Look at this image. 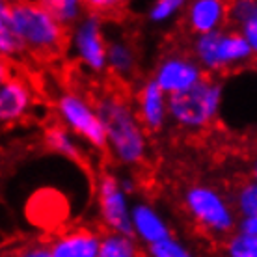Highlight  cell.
Instances as JSON below:
<instances>
[{
  "label": "cell",
  "mask_w": 257,
  "mask_h": 257,
  "mask_svg": "<svg viewBox=\"0 0 257 257\" xmlns=\"http://www.w3.org/2000/svg\"><path fill=\"white\" fill-rule=\"evenodd\" d=\"M97 112L103 119L108 149L117 162L125 166H136L146 159L148 138L138 112L116 95H104L95 103Z\"/></svg>",
  "instance_id": "6da1fadb"
},
{
  "label": "cell",
  "mask_w": 257,
  "mask_h": 257,
  "mask_svg": "<svg viewBox=\"0 0 257 257\" xmlns=\"http://www.w3.org/2000/svg\"><path fill=\"white\" fill-rule=\"evenodd\" d=\"M10 13L26 51L56 54L64 47L65 28L43 6V2L10 4Z\"/></svg>",
  "instance_id": "7a4b0ae2"
},
{
  "label": "cell",
  "mask_w": 257,
  "mask_h": 257,
  "mask_svg": "<svg viewBox=\"0 0 257 257\" xmlns=\"http://www.w3.org/2000/svg\"><path fill=\"white\" fill-rule=\"evenodd\" d=\"M224 99V86L205 77L188 91L168 97V112L179 127L205 128L220 114Z\"/></svg>",
  "instance_id": "3957f363"
},
{
  "label": "cell",
  "mask_w": 257,
  "mask_h": 257,
  "mask_svg": "<svg viewBox=\"0 0 257 257\" xmlns=\"http://www.w3.org/2000/svg\"><path fill=\"white\" fill-rule=\"evenodd\" d=\"M194 58L205 73H222L255 60V52L238 30H220L207 36H196Z\"/></svg>",
  "instance_id": "277c9868"
},
{
  "label": "cell",
  "mask_w": 257,
  "mask_h": 257,
  "mask_svg": "<svg viewBox=\"0 0 257 257\" xmlns=\"http://www.w3.org/2000/svg\"><path fill=\"white\" fill-rule=\"evenodd\" d=\"M185 207L196 224L220 237L237 231V211L222 192L209 185H192L185 192Z\"/></svg>",
  "instance_id": "5b68a950"
},
{
  "label": "cell",
  "mask_w": 257,
  "mask_h": 257,
  "mask_svg": "<svg viewBox=\"0 0 257 257\" xmlns=\"http://www.w3.org/2000/svg\"><path fill=\"white\" fill-rule=\"evenodd\" d=\"M56 108L64 125L69 127L75 135L90 142V146H93L95 149H101V151L108 149L106 131L95 104H91L88 99H84L75 91H65L60 95Z\"/></svg>",
  "instance_id": "8992f818"
},
{
  "label": "cell",
  "mask_w": 257,
  "mask_h": 257,
  "mask_svg": "<svg viewBox=\"0 0 257 257\" xmlns=\"http://www.w3.org/2000/svg\"><path fill=\"white\" fill-rule=\"evenodd\" d=\"M71 45L77 58L90 71L101 73L108 67V41L103 32L101 13L91 10L86 12L71 30Z\"/></svg>",
  "instance_id": "52a82bcc"
},
{
  "label": "cell",
  "mask_w": 257,
  "mask_h": 257,
  "mask_svg": "<svg viewBox=\"0 0 257 257\" xmlns=\"http://www.w3.org/2000/svg\"><path fill=\"white\" fill-rule=\"evenodd\" d=\"M97 199H99V214H101V220L106 225V229L110 233H119V235L135 237L127 192L121 188L119 177L104 172L99 177Z\"/></svg>",
  "instance_id": "ba28073f"
},
{
  "label": "cell",
  "mask_w": 257,
  "mask_h": 257,
  "mask_svg": "<svg viewBox=\"0 0 257 257\" xmlns=\"http://www.w3.org/2000/svg\"><path fill=\"white\" fill-rule=\"evenodd\" d=\"M205 71L194 56L187 54H170L162 58L155 69L153 80L168 97L188 91L205 78Z\"/></svg>",
  "instance_id": "9c48e42d"
},
{
  "label": "cell",
  "mask_w": 257,
  "mask_h": 257,
  "mask_svg": "<svg viewBox=\"0 0 257 257\" xmlns=\"http://www.w3.org/2000/svg\"><path fill=\"white\" fill-rule=\"evenodd\" d=\"M185 17L196 36L220 32L229 23V4L222 0H194L187 4Z\"/></svg>",
  "instance_id": "30bf717a"
},
{
  "label": "cell",
  "mask_w": 257,
  "mask_h": 257,
  "mask_svg": "<svg viewBox=\"0 0 257 257\" xmlns=\"http://www.w3.org/2000/svg\"><path fill=\"white\" fill-rule=\"evenodd\" d=\"M101 238L91 227H71L52 238V257H99Z\"/></svg>",
  "instance_id": "8fae6325"
},
{
  "label": "cell",
  "mask_w": 257,
  "mask_h": 257,
  "mask_svg": "<svg viewBox=\"0 0 257 257\" xmlns=\"http://www.w3.org/2000/svg\"><path fill=\"white\" fill-rule=\"evenodd\" d=\"M136 112L140 117L142 125L149 133H159L162 131L166 119L170 117L168 112V95L161 90V86L155 82L153 78H149L142 84L138 91V104Z\"/></svg>",
  "instance_id": "7c38bea8"
},
{
  "label": "cell",
  "mask_w": 257,
  "mask_h": 257,
  "mask_svg": "<svg viewBox=\"0 0 257 257\" xmlns=\"http://www.w3.org/2000/svg\"><path fill=\"white\" fill-rule=\"evenodd\" d=\"M131 222H133L135 238L146 242L148 246L159 244V242L172 237L166 220L162 218L159 211L153 209L149 203L140 201V203H135L131 207Z\"/></svg>",
  "instance_id": "4fadbf2b"
},
{
  "label": "cell",
  "mask_w": 257,
  "mask_h": 257,
  "mask_svg": "<svg viewBox=\"0 0 257 257\" xmlns=\"http://www.w3.org/2000/svg\"><path fill=\"white\" fill-rule=\"evenodd\" d=\"M32 106L30 88L21 78L10 77L0 86V119L2 123H15L23 119Z\"/></svg>",
  "instance_id": "5bb4252c"
},
{
  "label": "cell",
  "mask_w": 257,
  "mask_h": 257,
  "mask_svg": "<svg viewBox=\"0 0 257 257\" xmlns=\"http://www.w3.org/2000/svg\"><path fill=\"white\" fill-rule=\"evenodd\" d=\"M229 23L237 25V30L244 36L257 56V2L237 0L229 4Z\"/></svg>",
  "instance_id": "9a60e30c"
},
{
  "label": "cell",
  "mask_w": 257,
  "mask_h": 257,
  "mask_svg": "<svg viewBox=\"0 0 257 257\" xmlns=\"http://www.w3.org/2000/svg\"><path fill=\"white\" fill-rule=\"evenodd\" d=\"M108 69L117 77L128 78L136 69V52L127 41H110L108 43Z\"/></svg>",
  "instance_id": "2e32d148"
},
{
  "label": "cell",
  "mask_w": 257,
  "mask_h": 257,
  "mask_svg": "<svg viewBox=\"0 0 257 257\" xmlns=\"http://www.w3.org/2000/svg\"><path fill=\"white\" fill-rule=\"evenodd\" d=\"M25 49V43L21 39L15 23L10 13V4L2 2L0 4V52L4 56H17Z\"/></svg>",
  "instance_id": "e0dca14e"
},
{
  "label": "cell",
  "mask_w": 257,
  "mask_h": 257,
  "mask_svg": "<svg viewBox=\"0 0 257 257\" xmlns=\"http://www.w3.org/2000/svg\"><path fill=\"white\" fill-rule=\"evenodd\" d=\"M45 144L47 148L54 153L62 155L71 162H82V151L78 149L75 138L69 131H65L62 125H52L45 131Z\"/></svg>",
  "instance_id": "ac0fdd59"
},
{
  "label": "cell",
  "mask_w": 257,
  "mask_h": 257,
  "mask_svg": "<svg viewBox=\"0 0 257 257\" xmlns=\"http://www.w3.org/2000/svg\"><path fill=\"white\" fill-rule=\"evenodd\" d=\"M99 257H138L135 237L106 231L101 238Z\"/></svg>",
  "instance_id": "d6986e66"
},
{
  "label": "cell",
  "mask_w": 257,
  "mask_h": 257,
  "mask_svg": "<svg viewBox=\"0 0 257 257\" xmlns=\"http://www.w3.org/2000/svg\"><path fill=\"white\" fill-rule=\"evenodd\" d=\"M43 6L54 15V19L64 26H77L88 10H84L78 0H49Z\"/></svg>",
  "instance_id": "ffe728a7"
},
{
  "label": "cell",
  "mask_w": 257,
  "mask_h": 257,
  "mask_svg": "<svg viewBox=\"0 0 257 257\" xmlns=\"http://www.w3.org/2000/svg\"><path fill=\"white\" fill-rule=\"evenodd\" d=\"M235 211L238 218L257 216V185L253 181H246L235 192Z\"/></svg>",
  "instance_id": "44dd1931"
},
{
  "label": "cell",
  "mask_w": 257,
  "mask_h": 257,
  "mask_svg": "<svg viewBox=\"0 0 257 257\" xmlns=\"http://www.w3.org/2000/svg\"><path fill=\"white\" fill-rule=\"evenodd\" d=\"M225 255L227 257H257V238L246 237L235 231L225 240Z\"/></svg>",
  "instance_id": "7402d4cb"
},
{
  "label": "cell",
  "mask_w": 257,
  "mask_h": 257,
  "mask_svg": "<svg viewBox=\"0 0 257 257\" xmlns=\"http://www.w3.org/2000/svg\"><path fill=\"white\" fill-rule=\"evenodd\" d=\"M183 8H187V2L183 0H157L153 6L148 10V17L151 23H166L172 17H175Z\"/></svg>",
  "instance_id": "603a6c76"
},
{
  "label": "cell",
  "mask_w": 257,
  "mask_h": 257,
  "mask_svg": "<svg viewBox=\"0 0 257 257\" xmlns=\"http://www.w3.org/2000/svg\"><path fill=\"white\" fill-rule=\"evenodd\" d=\"M149 257H194V253L177 238L170 237L159 244L148 246Z\"/></svg>",
  "instance_id": "cb8c5ba5"
},
{
  "label": "cell",
  "mask_w": 257,
  "mask_h": 257,
  "mask_svg": "<svg viewBox=\"0 0 257 257\" xmlns=\"http://www.w3.org/2000/svg\"><path fill=\"white\" fill-rule=\"evenodd\" d=\"M15 257H52V251H51V246L49 244H30V246H25V248H21Z\"/></svg>",
  "instance_id": "d4e9b609"
},
{
  "label": "cell",
  "mask_w": 257,
  "mask_h": 257,
  "mask_svg": "<svg viewBox=\"0 0 257 257\" xmlns=\"http://www.w3.org/2000/svg\"><path fill=\"white\" fill-rule=\"evenodd\" d=\"M237 231L246 235V237L257 238V216H242V218H238Z\"/></svg>",
  "instance_id": "484cf974"
},
{
  "label": "cell",
  "mask_w": 257,
  "mask_h": 257,
  "mask_svg": "<svg viewBox=\"0 0 257 257\" xmlns=\"http://www.w3.org/2000/svg\"><path fill=\"white\" fill-rule=\"evenodd\" d=\"M119 183H121V188L127 194L135 192V181L133 179H119Z\"/></svg>",
  "instance_id": "4316f807"
},
{
  "label": "cell",
  "mask_w": 257,
  "mask_h": 257,
  "mask_svg": "<svg viewBox=\"0 0 257 257\" xmlns=\"http://www.w3.org/2000/svg\"><path fill=\"white\" fill-rule=\"evenodd\" d=\"M251 181L257 185V157L253 159V164H251Z\"/></svg>",
  "instance_id": "83f0119b"
},
{
  "label": "cell",
  "mask_w": 257,
  "mask_h": 257,
  "mask_svg": "<svg viewBox=\"0 0 257 257\" xmlns=\"http://www.w3.org/2000/svg\"><path fill=\"white\" fill-rule=\"evenodd\" d=\"M253 64H255V69H257V56H255V60H253Z\"/></svg>",
  "instance_id": "f1b7e54d"
}]
</instances>
